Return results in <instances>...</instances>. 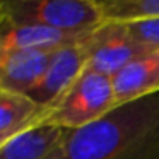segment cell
I'll return each mask as SVG.
<instances>
[{"label":"cell","instance_id":"cell-1","mask_svg":"<svg viewBox=\"0 0 159 159\" xmlns=\"http://www.w3.org/2000/svg\"><path fill=\"white\" fill-rule=\"evenodd\" d=\"M48 159H159V93L87 127L65 128Z\"/></svg>","mask_w":159,"mask_h":159},{"label":"cell","instance_id":"cell-2","mask_svg":"<svg viewBox=\"0 0 159 159\" xmlns=\"http://www.w3.org/2000/svg\"><path fill=\"white\" fill-rule=\"evenodd\" d=\"M116 108L113 79L86 70L55 103L43 106L31 121L33 127L82 128L104 118Z\"/></svg>","mask_w":159,"mask_h":159},{"label":"cell","instance_id":"cell-3","mask_svg":"<svg viewBox=\"0 0 159 159\" xmlns=\"http://www.w3.org/2000/svg\"><path fill=\"white\" fill-rule=\"evenodd\" d=\"M0 22L87 33L104 22L98 0H4Z\"/></svg>","mask_w":159,"mask_h":159},{"label":"cell","instance_id":"cell-4","mask_svg":"<svg viewBox=\"0 0 159 159\" xmlns=\"http://www.w3.org/2000/svg\"><path fill=\"white\" fill-rule=\"evenodd\" d=\"M89 52L87 70L113 77L156 48L137 41L123 22H103L86 41Z\"/></svg>","mask_w":159,"mask_h":159},{"label":"cell","instance_id":"cell-5","mask_svg":"<svg viewBox=\"0 0 159 159\" xmlns=\"http://www.w3.org/2000/svg\"><path fill=\"white\" fill-rule=\"evenodd\" d=\"M86 41L63 46V48H58L52 53L50 65L46 69L43 80L38 84V87L33 93L28 94L41 108L55 103L87 70L89 52H87Z\"/></svg>","mask_w":159,"mask_h":159},{"label":"cell","instance_id":"cell-6","mask_svg":"<svg viewBox=\"0 0 159 159\" xmlns=\"http://www.w3.org/2000/svg\"><path fill=\"white\" fill-rule=\"evenodd\" d=\"M53 52L14 50L0 53V91L26 94L38 87L46 74Z\"/></svg>","mask_w":159,"mask_h":159},{"label":"cell","instance_id":"cell-7","mask_svg":"<svg viewBox=\"0 0 159 159\" xmlns=\"http://www.w3.org/2000/svg\"><path fill=\"white\" fill-rule=\"evenodd\" d=\"M96 31V29H94ZM87 33H69L43 26H11L0 22V53L14 50H41L55 52L58 48L82 43L91 36Z\"/></svg>","mask_w":159,"mask_h":159},{"label":"cell","instance_id":"cell-8","mask_svg":"<svg viewBox=\"0 0 159 159\" xmlns=\"http://www.w3.org/2000/svg\"><path fill=\"white\" fill-rule=\"evenodd\" d=\"M111 79L116 106L159 93V50L137 58Z\"/></svg>","mask_w":159,"mask_h":159},{"label":"cell","instance_id":"cell-9","mask_svg":"<svg viewBox=\"0 0 159 159\" xmlns=\"http://www.w3.org/2000/svg\"><path fill=\"white\" fill-rule=\"evenodd\" d=\"M65 128L33 127L0 144V159H48Z\"/></svg>","mask_w":159,"mask_h":159},{"label":"cell","instance_id":"cell-10","mask_svg":"<svg viewBox=\"0 0 159 159\" xmlns=\"http://www.w3.org/2000/svg\"><path fill=\"white\" fill-rule=\"evenodd\" d=\"M41 106L26 94L0 91V144L28 130Z\"/></svg>","mask_w":159,"mask_h":159},{"label":"cell","instance_id":"cell-11","mask_svg":"<svg viewBox=\"0 0 159 159\" xmlns=\"http://www.w3.org/2000/svg\"><path fill=\"white\" fill-rule=\"evenodd\" d=\"M104 22H142L159 19V0H98Z\"/></svg>","mask_w":159,"mask_h":159},{"label":"cell","instance_id":"cell-12","mask_svg":"<svg viewBox=\"0 0 159 159\" xmlns=\"http://www.w3.org/2000/svg\"><path fill=\"white\" fill-rule=\"evenodd\" d=\"M127 28L137 41L159 50V19L157 21L130 22V24H127Z\"/></svg>","mask_w":159,"mask_h":159}]
</instances>
